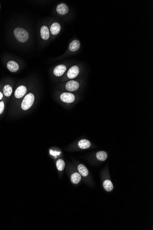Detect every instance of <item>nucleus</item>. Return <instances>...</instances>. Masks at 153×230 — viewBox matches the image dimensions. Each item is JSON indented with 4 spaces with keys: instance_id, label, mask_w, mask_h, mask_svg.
Instances as JSON below:
<instances>
[{
    "instance_id": "nucleus-1",
    "label": "nucleus",
    "mask_w": 153,
    "mask_h": 230,
    "mask_svg": "<svg viewBox=\"0 0 153 230\" xmlns=\"http://www.w3.org/2000/svg\"><path fill=\"white\" fill-rule=\"evenodd\" d=\"M14 34L18 41L25 42L27 41L29 38L28 32L21 28H17L14 30Z\"/></svg>"
},
{
    "instance_id": "nucleus-2",
    "label": "nucleus",
    "mask_w": 153,
    "mask_h": 230,
    "mask_svg": "<svg viewBox=\"0 0 153 230\" xmlns=\"http://www.w3.org/2000/svg\"><path fill=\"white\" fill-rule=\"evenodd\" d=\"M34 95L32 93H29L24 97L22 104L21 107L24 110H27L30 108L34 103Z\"/></svg>"
},
{
    "instance_id": "nucleus-3",
    "label": "nucleus",
    "mask_w": 153,
    "mask_h": 230,
    "mask_svg": "<svg viewBox=\"0 0 153 230\" xmlns=\"http://www.w3.org/2000/svg\"><path fill=\"white\" fill-rule=\"evenodd\" d=\"M61 100L64 103H72L75 100V96L71 93H63L60 96Z\"/></svg>"
},
{
    "instance_id": "nucleus-4",
    "label": "nucleus",
    "mask_w": 153,
    "mask_h": 230,
    "mask_svg": "<svg viewBox=\"0 0 153 230\" xmlns=\"http://www.w3.org/2000/svg\"><path fill=\"white\" fill-rule=\"evenodd\" d=\"M80 73V69L77 66L71 67L68 70L67 75L69 79H74Z\"/></svg>"
},
{
    "instance_id": "nucleus-5",
    "label": "nucleus",
    "mask_w": 153,
    "mask_h": 230,
    "mask_svg": "<svg viewBox=\"0 0 153 230\" xmlns=\"http://www.w3.org/2000/svg\"><path fill=\"white\" fill-rule=\"evenodd\" d=\"M80 84L77 81L75 80H71L66 84V88L68 91H75L78 89Z\"/></svg>"
},
{
    "instance_id": "nucleus-6",
    "label": "nucleus",
    "mask_w": 153,
    "mask_h": 230,
    "mask_svg": "<svg viewBox=\"0 0 153 230\" xmlns=\"http://www.w3.org/2000/svg\"><path fill=\"white\" fill-rule=\"evenodd\" d=\"M27 92V88L24 86H21L17 88L15 91L14 95L16 98H20L25 95Z\"/></svg>"
},
{
    "instance_id": "nucleus-7",
    "label": "nucleus",
    "mask_w": 153,
    "mask_h": 230,
    "mask_svg": "<svg viewBox=\"0 0 153 230\" xmlns=\"http://www.w3.org/2000/svg\"><path fill=\"white\" fill-rule=\"evenodd\" d=\"M67 70L66 66L63 64L57 66L54 70V74L57 76H61L64 74Z\"/></svg>"
},
{
    "instance_id": "nucleus-8",
    "label": "nucleus",
    "mask_w": 153,
    "mask_h": 230,
    "mask_svg": "<svg viewBox=\"0 0 153 230\" xmlns=\"http://www.w3.org/2000/svg\"><path fill=\"white\" fill-rule=\"evenodd\" d=\"M69 11L68 6L64 3L59 4L57 7V11L61 15H65Z\"/></svg>"
},
{
    "instance_id": "nucleus-9",
    "label": "nucleus",
    "mask_w": 153,
    "mask_h": 230,
    "mask_svg": "<svg viewBox=\"0 0 153 230\" xmlns=\"http://www.w3.org/2000/svg\"><path fill=\"white\" fill-rule=\"evenodd\" d=\"M7 67L9 71L12 72H15L19 69V65L16 62L10 61L7 64Z\"/></svg>"
},
{
    "instance_id": "nucleus-10",
    "label": "nucleus",
    "mask_w": 153,
    "mask_h": 230,
    "mask_svg": "<svg viewBox=\"0 0 153 230\" xmlns=\"http://www.w3.org/2000/svg\"><path fill=\"white\" fill-rule=\"evenodd\" d=\"M40 34L42 39L44 40H47L49 39L50 37L49 29L47 26H43L40 30Z\"/></svg>"
},
{
    "instance_id": "nucleus-11",
    "label": "nucleus",
    "mask_w": 153,
    "mask_h": 230,
    "mask_svg": "<svg viewBox=\"0 0 153 230\" xmlns=\"http://www.w3.org/2000/svg\"><path fill=\"white\" fill-rule=\"evenodd\" d=\"M61 27L60 24L58 23H54L51 25V31L53 35H57L60 32Z\"/></svg>"
},
{
    "instance_id": "nucleus-12",
    "label": "nucleus",
    "mask_w": 153,
    "mask_h": 230,
    "mask_svg": "<svg viewBox=\"0 0 153 230\" xmlns=\"http://www.w3.org/2000/svg\"><path fill=\"white\" fill-rule=\"evenodd\" d=\"M80 47V43L78 40H74L71 43L69 46V49L71 51H77Z\"/></svg>"
},
{
    "instance_id": "nucleus-13",
    "label": "nucleus",
    "mask_w": 153,
    "mask_h": 230,
    "mask_svg": "<svg viewBox=\"0 0 153 230\" xmlns=\"http://www.w3.org/2000/svg\"><path fill=\"white\" fill-rule=\"evenodd\" d=\"M78 147L81 149H87L90 147L91 143L89 141L86 139H82L78 143Z\"/></svg>"
},
{
    "instance_id": "nucleus-14",
    "label": "nucleus",
    "mask_w": 153,
    "mask_h": 230,
    "mask_svg": "<svg viewBox=\"0 0 153 230\" xmlns=\"http://www.w3.org/2000/svg\"><path fill=\"white\" fill-rule=\"evenodd\" d=\"M78 169L80 174L83 177H86L88 175V170L84 164H80L78 165Z\"/></svg>"
},
{
    "instance_id": "nucleus-15",
    "label": "nucleus",
    "mask_w": 153,
    "mask_h": 230,
    "mask_svg": "<svg viewBox=\"0 0 153 230\" xmlns=\"http://www.w3.org/2000/svg\"><path fill=\"white\" fill-rule=\"evenodd\" d=\"M71 180L73 183L77 184L80 181L81 177L80 175L78 173H74L71 175Z\"/></svg>"
},
{
    "instance_id": "nucleus-16",
    "label": "nucleus",
    "mask_w": 153,
    "mask_h": 230,
    "mask_svg": "<svg viewBox=\"0 0 153 230\" xmlns=\"http://www.w3.org/2000/svg\"><path fill=\"white\" fill-rule=\"evenodd\" d=\"M98 160L101 161L106 160L107 158V154L104 151L98 152L96 154Z\"/></svg>"
},
{
    "instance_id": "nucleus-17",
    "label": "nucleus",
    "mask_w": 153,
    "mask_h": 230,
    "mask_svg": "<svg viewBox=\"0 0 153 230\" xmlns=\"http://www.w3.org/2000/svg\"><path fill=\"white\" fill-rule=\"evenodd\" d=\"M103 187L104 189L107 191H112L113 189V186L112 182L109 180H106L104 182Z\"/></svg>"
},
{
    "instance_id": "nucleus-18",
    "label": "nucleus",
    "mask_w": 153,
    "mask_h": 230,
    "mask_svg": "<svg viewBox=\"0 0 153 230\" xmlns=\"http://www.w3.org/2000/svg\"><path fill=\"white\" fill-rule=\"evenodd\" d=\"M13 89L10 85H6L3 88V93L6 97H10L12 94Z\"/></svg>"
},
{
    "instance_id": "nucleus-19",
    "label": "nucleus",
    "mask_w": 153,
    "mask_h": 230,
    "mask_svg": "<svg viewBox=\"0 0 153 230\" xmlns=\"http://www.w3.org/2000/svg\"><path fill=\"white\" fill-rule=\"evenodd\" d=\"M57 167L59 171H63L65 167V163L63 160H58L56 163Z\"/></svg>"
},
{
    "instance_id": "nucleus-20",
    "label": "nucleus",
    "mask_w": 153,
    "mask_h": 230,
    "mask_svg": "<svg viewBox=\"0 0 153 230\" xmlns=\"http://www.w3.org/2000/svg\"><path fill=\"white\" fill-rule=\"evenodd\" d=\"M4 109V103L3 101H1L0 102V114H1L3 112Z\"/></svg>"
},
{
    "instance_id": "nucleus-21",
    "label": "nucleus",
    "mask_w": 153,
    "mask_h": 230,
    "mask_svg": "<svg viewBox=\"0 0 153 230\" xmlns=\"http://www.w3.org/2000/svg\"><path fill=\"white\" fill-rule=\"evenodd\" d=\"M2 97H3V94L1 92H0V100L2 99Z\"/></svg>"
}]
</instances>
